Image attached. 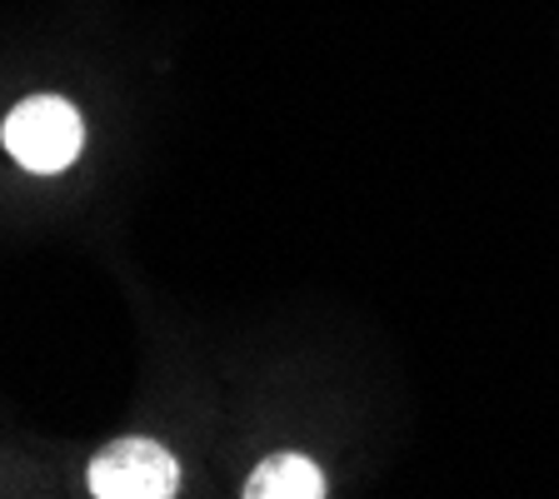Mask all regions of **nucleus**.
Segmentation results:
<instances>
[{
	"mask_svg": "<svg viewBox=\"0 0 559 499\" xmlns=\"http://www.w3.org/2000/svg\"><path fill=\"white\" fill-rule=\"evenodd\" d=\"M85 145L81 110L60 95H31L5 116V151L35 175H56L75 165Z\"/></svg>",
	"mask_w": 559,
	"mask_h": 499,
	"instance_id": "f257e3e1",
	"label": "nucleus"
},
{
	"mask_svg": "<svg viewBox=\"0 0 559 499\" xmlns=\"http://www.w3.org/2000/svg\"><path fill=\"white\" fill-rule=\"evenodd\" d=\"M85 485L95 499H175L180 489V465L165 444L145 435L110 440L85 470Z\"/></svg>",
	"mask_w": 559,
	"mask_h": 499,
	"instance_id": "f03ea898",
	"label": "nucleus"
},
{
	"mask_svg": "<svg viewBox=\"0 0 559 499\" xmlns=\"http://www.w3.org/2000/svg\"><path fill=\"white\" fill-rule=\"evenodd\" d=\"M245 499H325V475L305 454H270L250 475Z\"/></svg>",
	"mask_w": 559,
	"mask_h": 499,
	"instance_id": "7ed1b4c3",
	"label": "nucleus"
}]
</instances>
